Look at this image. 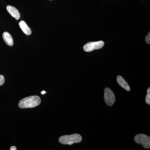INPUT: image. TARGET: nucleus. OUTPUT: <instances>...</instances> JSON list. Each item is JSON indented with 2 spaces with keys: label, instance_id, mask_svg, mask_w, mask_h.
<instances>
[{
  "label": "nucleus",
  "instance_id": "obj_1",
  "mask_svg": "<svg viewBox=\"0 0 150 150\" xmlns=\"http://www.w3.org/2000/svg\"><path fill=\"white\" fill-rule=\"evenodd\" d=\"M41 103V99L37 96H33L25 98L21 100L18 103L21 108H32L39 105Z\"/></svg>",
  "mask_w": 150,
  "mask_h": 150
},
{
  "label": "nucleus",
  "instance_id": "obj_2",
  "mask_svg": "<svg viewBox=\"0 0 150 150\" xmlns=\"http://www.w3.org/2000/svg\"><path fill=\"white\" fill-rule=\"evenodd\" d=\"M82 137L77 134L71 135H64L59 138V141L61 144L64 145H71L74 143H79L82 141Z\"/></svg>",
  "mask_w": 150,
  "mask_h": 150
},
{
  "label": "nucleus",
  "instance_id": "obj_3",
  "mask_svg": "<svg viewBox=\"0 0 150 150\" xmlns=\"http://www.w3.org/2000/svg\"><path fill=\"white\" fill-rule=\"evenodd\" d=\"M134 140L137 144L142 145L145 149H150V138L149 136L144 134H138L135 136Z\"/></svg>",
  "mask_w": 150,
  "mask_h": 150
},
{
  "label": "nucleus",
  "instance_id": "obj_4",
  "mask_svg": "<svg viewBox=\"0 0 150 150\" xmlns=\"http://www.w3.org/2000/svg\"><path fill=\"white\" fill-rule=\"evenodd\" d=\"M104 45V42L101 40L96 42H91L86 43L83 48L84 51L86 52H91L93 50L100 49Z\"/></svg>",
  "mask_w": 150,
  "mask_h": 150
},
{
  "label": "nucleus",
  "instance_id": "obj_5",
  "mask_svg": "<svg viewBox=\"0 0 150 150\" xmlns=\"http://www.w3.org/2000/svg\"><path fill=\"white\" fill-rule=\"evenodd\" d=\"M104 97L105 101L108 105L111 106L114 104L115 101V96L109 88H105Z\"/></svg>",
  "mask_w": 150,
  "mask_h": 150
},
{
  "label": "nucleus",
  "instance_id": "obj_6",
  "mask_svg": "<svg viewBox=\"0 0 150 150\" xmlns=\"http://www.w3.org/2000/svg\"><path fill=\"white\" fill-rule=\"evenodd\" d=\"M7 10L10 14L12 16L15 18L16 19L18 20L20 18V14L18 10L14 7L11 6H8L6 7Z\"/></svg>",
  "mask_w": 150,
  "mask_h": 150
},
{
  "label": "nucleus",
  "instance_id": "obj_7",
  "mask_svg": "<svg viewBox=\"0 0 150 150\" xmlns=\"http://www.w3.org/2000/svg\"><path fill=\"white\" fill-rule=\"evenodd\" d=\"M117 81L118 84L122 87L123 88L125 89L127 91H130V88L129 84L122 76H118L117 77Z\"/></svg>",
  "mask_w": 150,
  "mask_h": 150
},
{
  "label": "nucleus",
  "instance_id": "obj_8",
  "mask_svg": "<svg viewBox=\"0 0 150 150\" xmlns=\"http://www.w3.org/2000/svg\"><path fill=\"white\" fill-rule=\"evenodd\" d=\"M3 38L5 43L9 46L13 45V40L11 35L9 33L5 32L3 34Z\"/></svg>",
  "mask_w": 150,
  "mask_h": 150
},
{
  "label": "nucleus",
  "instance_id": "obj_9",
  "mask_svg": "<svg viewBox=\"0 0 150 150\" xmlns=\"http://www.w3.org/2000/svg\"><path fill=\"white\" fill-rule=\"evenodd\" d=\"M19 25L20 27L23 30V32L25 33L26 35H30L31 34L32 32H31V30H30V28L28 27V25L26 24V23L25 22L23 21H21L19 23Z\"/></svg>",
  "mask_w": 150,
  "mask_h": 150
},
{
  "label": "nucleus",
  "instance_id": "obj_10",
  "mask_svg": "<svg viewBox=\"0 0 150 150\" xmlns=\"http://www.w3.org/2000/svg\"><path fill=\"white\" fill-rule=\"evenodd\" d=\"M146 102L147 104H150V88L147 89V95L146 97Z\"/></svg>",
  "mask_w": 150,
  "mask_h": 150
},
{
  "label": "nucleus",
  "instance_id": "obj_11",
  "mask_svg": "<svg viewBox=\"0 0 150 150\" xmlns=\"http://www.w3.org/2000/svg\"><path fill=\"white\" fill-rule=\"evenodd\" d=\"M145 40H146V43L147 44H149L150 43V32H149V33L147 35L145 38Z\"/></svg>",
  "mask_w": 150,
  "mask_h": 150
},
{
  "label": "nucleus",
  "instance_id": "obj_12",
  "mask_svg": "<svg viewBox=\"0 0 150 150\" xmlns=\"http://www.w3.org/2000/svg\"><path fill=\"white\" fill-rule=\"evenodd\" d=\"M5 82V78L4 76L0 75V86L3 85Z\"/></svg>",
  "mask_w": 150,
  "mask_h": 150
},
{
  "label": "nucleus",
  "instance_id": "obj_13",
  "mask_svg": "<svg viewBox=\"0 0 150 150\" xmlns=\"http://www.w3.org/2000/svg\"><path fill=\"white\" fill-rule=\"evenodd\" d=\"M10 150H16L17 149L16 147L15 146H12L11 147L10 149Z\"/></svg>",
  "mask_w": 150,
  "mask_h": 150
},
{
  "label": "nucleus",
  "instance_id": "obj_14",
  "mask_svg": "<svg viewBox=\"0 0 150 150\" xmlns=\"http://www.w3.org/2000/svg\"><path fill=\"white\" fill-rule=\"evenodd\" d=\"M46 92L44 91H43L41 92V94H45V93H46Z\"/></svg>",
  "mask_w": 150,
  "mask_h": 150
}]
</instances>
